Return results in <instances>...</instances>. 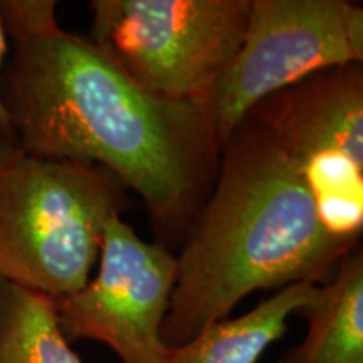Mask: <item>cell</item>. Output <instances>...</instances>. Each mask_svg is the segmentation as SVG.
<instances>
[{
    "mask_svg": "<svg viewBox=\"0 0 363 363\" xmlns=\"http://www.w3.org/2000/svg\"><path fill=\"white\" fill-rule=\"evenodd\" d=\"M0 363H84L61 333L52 299L2 278Z\"/></svg>",
    "mask_w": 363,
    "mask_h": 363,
    "instance_id": "10",
    "label": "cell"
},
{
    "mask_svg": "<svg viewBox=\"0 0 363 363\" xmlns=\"http://www.w3.org/2000/svg\"><path fill=\"white\" fill-rule=\"evenodd\" d=\"M298 316L308 321L305 340L279 363H363V247L358 244Z\"/></svg>",
    "mask_w": 363,
    "mask_h": 363,
    "instance_id": "8",
    "label": "cell"
},
{
    "mask_svg": "<svg viewBox=\"0 0 363 363\" xmlns=\"http://www.w3.org/2000/svg\"><path fill=\"white\" fill-rule=\"evenodd\" d=\"M318 286H286L251 311L214 321L190 342L169 348L160 363H257L272 343L284 337L289 318L315 299Z\"/></svg>",
    "mask_w": 363,
    "mask_h": 363,
    "instance_id": "9",
    "label": "cell"
},
{
    "mask_svg": "<svg viewBox=\"0 0 363 363\" xmlns=\"http://www.w3.org/2000/svg\"><path fill=\"white\" fill-rule=\"evenodd\" d=\"M88 39L150 93L203 101L246 34L251 0H93Z\"/></svg>",
    "mask_w": 363,
    "mask_h": 363,
    "instance_id": "4",
    "label": "cell"
},
{
    "mask_svg": "<svg viewBox=\"0 0 363 363\" xmlns=\"http://www.w3.org/2000/svg\"><path fill=\"white\" fill-rule=\"evenodd\" d=\"M21 153H22V150L16 138L0 136V172L6 169L9 163L16 160Z\"/></svg>",
    "mask_w": 363,
    "mask_h": 363,
    "instance_id": "13",
    "label": "cell"
},
{
    "mask_svg": "<svg viewBox=\"0 0 363 363\" xmlns=\"http://www.w3.org/2000/svg\"><path fill=\"white\" fill-rule=\"evenodd\" d=\"M0 98L22 152L106 170L142 199L157 242L182 244L219 169L203 101L150 93L59 22L9 44Z\"/></svg>",
    "mask_w": 363,
    "mask_h": 363,
    "instance_id": "1",
    "label": "cell"
},
{
    "mask_svg": "<svg viewBox=\"0 0 363 363\" xmlns=\"http://www.w3.org/2000/svg\"><path fill=\"white\" fill-rule=\"evenodd\" d=\"M54 0H4L0 22L9 43L34 35L57 24Z\"/></svg>",
    "mask_w": 363,
    "mask_h": 363,
    "instance_id": "11",
    "label": "cell"
},
{
    "mask_svg": "<svg viewBox=\"0 0 363 363\" xmlns=\"http://www.w3.org/2000/svg\"><path fill=\"white\" fill-rule=\"evenodd\" d=\"M130 206L106 170L22 152L0 172V278L52 301L93 276L104 227Z\"/></svg>",
    "mask_w": 363,
    "mask_h": 363,
    "instance_id": "3",
    "label": "cell"
},
{
    "mask_svg": "<svg viewBox=\"0 0 363 363\" xmlns=\"http://www.w3.org/2000/svg\"><path fill=\"white\" fill-rule=\"evenodd\" d=\"M177 278V256L147 242L121 216L104 227L98 271L79 291L54 301L69 343L93 340L121 363H160L169 350L162 326Z\"/></svg>",
    "mask_w": 363,
    "mask_h": 363,
    "instance_id": "7",
    "label": "cell"
},
{
    "mask_svg": "<svg viewBox=\"0 0 363 363\" xmlns=\"http://www.w3.org/2000/svg\"><path fill=\"white\" fill-rule=\"evenodd\" d=\"M350 62H363L362 4L251 0L242 44L203 99L219 143L264 98Z\"/></svg>",
    "mask_w": 363,
    "mask_h": 363,
    "instance_id": "6",
    "label": "cell"
},
{
    "mask_svg": "<svg viewBox=\"0 0 363 363\" xmlns=\"http://www.w3.org/2000/svg\"><path fill=\"white\" fill-rule=\"evenodd\" d=\"M7 54H9V40L6 38V33H4L2 22H0V72H2V67H4V62H6ZM0 136L16 138V135H13V131H12L11 121H9L7 111H6V108H4L2 98H0Z\"/></svg>",
    "mask_w": 363,
    "mask_h": 363,
    "instance_id": "12",
    "label": "cell"
},
{
    "mask_svg": "<svg viewBox=\"0 0 363 363\" xmlns=\"http://www.w3.org/2000/svg\"><path fill=\"white\" fill-rule=\"evenodd\" d=\"M353 247L326 230L296 163L247 115L220 145L214 185L182 240L163 343L190 342L261 289L326 283Z\"/></svg>",
    "mask_w": 363,
    "mask_h": 363,
    "instance_id": "2",
    "label": "cell"
},
{
    "mask_svg": "<svg viewBox=\"0 0 363 363\" xmlns=\"http://www.w3.org/2000/svg\"><path fill=\"white\" fill-rule=\"evenodd\" d=\"M249 115L296 163L326 230L345 244H360L363 62L318 71L264 98Z\"/></svg>",
    "mask_w": 363,
    "mask_h": 363,
    "instance_id": "5",
    "label": "cell"
}]
</instances>
